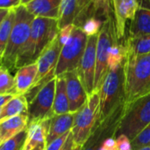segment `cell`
Here are the masks:
<instances>
[{"label": "cell", "mask_w": 150, "mask_h": 150, "mask_svg": "<svg viewBox=\"0 0 150 150\" xmlns=\"http://www.w3.org/2000/svg\"><path fill=\"white\" fill-rule=\"evenodd\" d=\"M57 20L35 17L30 35L21 50L16 63V69L35 63L46 47L58 35Z\"/></svg>", "instance_id": "1"}, {"label": "cell", "mask_w": 150, "mask_h": 150, "mask_svg": "<svg viewBox=\"0 0 150 150\" xmlns=\"http://www.w3.org/2000/svg\"><path fill=\"white\" fill-rule=\"evenodd\" d=\"M125 102L129 104L150 93V53L126 57L124 63Z\"/></svg>", "instance_id": "2"}, {"label": "cell", "mask_w": 150, "mask_h": 150, "mask_svg": "<svg viewBox=\"0 0 150 150\" xmlns=\"http://www.w3.org/2000/svg\"><path fill=\"white\" fill-rule=\"evenodd\" d=\"M15 10V21L14 25L4 52L1 64L9 70L16 69V63L18 57L26 44L31 32L32 23L35 16L31 14L26 6H20Z\"/></svg>", "instance_id": "3"}, {"label": "cell", "mask_w": 150, "mask_h": 150, "mask_svg": "<svg viewBox=\"0 0 150 150\" xmlns=\"http://www.w3.org/2000/svg\"><path fill=\"white\" fill-rule=\"evenodd\" d=\"M150 124V93L124 105L115 134L126 135L131 140Z\"/></svg>", "instance_id": "4"}, {"label": "cell", "mask_w": 150, "mask_h": 150, "mask_svg": "<svg viewBox=\"0 0 150 150\" xmlns=\"http://www.w3.org/2000/svg\"><path fill=\"white\" fill-rule=\"evenodd\" d=\"M124 64L117 70H109L100 88V113L98 122L103 125L114 113L117 107L125 102Z\"/></svg>", "instance_id": "5"}, {"label": "cell", "mask_w": 150, "mask_h": 150, "mask_svg": "<svg viewBox=\"0 0 150 150\" xmlns=\"http://www.w3.org/2000/svg\"><path fill=\"white\" fill-rule=\"evenodd\" d=\"M100 96L99 92H93L88 96L86 103L75 113L71 128L74 143L83 146L90 138L93 128L99 119Z\"/></svg>", "instance_id": "6"}, {"label": "cell", "mask_w": 150, "mask_h": 150, "mask_svg": "<svg viewBox=\"0 0 150 150\" xmlns=\"http://www.w3.org/2000/svg\"><path fill=\"white\" fill-rule=\"evenodd\" d=\"M115 20L110 15L103 23L98 35L96 48V65L94 81V92H99L106 74L109 71L108 57L111 46L117 42Z\"/></svg>", "instance_id": "7"}, {"label": "cell", "mask_w": 150, "mask_h": 150, "mask_svg": "<svg viewBox=\"0 0 150 150\" xmlns=\"http://www.w3.org/2000/svg\"><path fill=\"white\" fill-rule=\"evenodd\" d=\"M88 38L81 28L74 27L70 39L62 47L55 70V77L63 75L67 71L79 70L87 46Z\"/></svg>", "instance_id": "8"}, {"label": "cell", "mask_w": 150, "mask_h": 150, "mask_svg": "<svg viewBox=\"0 0 150 150\" xmlns=\"http://www.w3.org/2000/svg\"><path fill=\"white\" fill-rule=\"evenodd\" d=\"M57 78H53L45 83L28 103L29 122L49 119L54 117L52 109L56 92Z\"/></svg>", "instance_id": "9"}, {"label": "cell", "mask_w": 150, "mask_h": 150, "mask_svg": "<svg viewBox=\"0 0 150 150\" xmlns=\"http://www.w3.org/2000/svg\"><path fill=\"white\" fill-rule=\"evenodd\" d=\"M98 35L88 38L87 46L79 67L78 74L84 86L87 94L89 96L94 92V81L96 65V48Z\"/></svg>", "instance_id": "10"}, {"label": "cell", "mask_w": 150, "mask_h": 150, "mask_svg": "<svg viewBox=\"0 0 150 150\" xmlns=\"http://www.w3.org/2000/svg\"><path fill=\"white\" fill-rule=\"evenodd\" d=\"M117 41L124 38L128 21H132L139 7L138 0H111Z\"/></svg>", "instance_id": "11"}, {"label": "cell", "mask_w": 150, "mask_h": 150, "mask_svg": "<svg viewBox=\"0 0 150 150\" xmlns=\"http://www.w3.org/2000/svg\"><path fill=\"white\" fill-rule=\"evenodd\" d=\"M66 81V91L69 101V112L76 113L87 102L88 95L79 77L77 71L63 74Z\"/></svg>", "instance_id": "12"}, {"label": "cell", "mask_w": 150, "mask_h": 150, "mask_svg": "<svg viewBox=\"0 0 150 150\" xmlns=\"http://www.w3.org/2000/svg\"><path fill=\"white\" fill-rule=\"evenodd\" d=\"M50 119L36 120L28 123L27 138L22 150H45Z\"/></svg>", "instance_id": "13"}, {"label": "cell", "mask_w": 150, "mask_h": 150, "mask_svg": "<svg viewBox=\"0 0 150 150\" xmlns=\"http://www.w3.org/2000/svg\"><path fill=\"white\" fill-rule=\"evenodd\" d=\"M38 73L36 62L19 68L14 76L16 96L26 95L35 85Z\"/></svg>", "instance_id": "14"}, {"label": "cell", "mask_w": 150, "mask_h": 150, "mask_svg": "<svg viewBox=\"0 0 150 150\" xmlns=\"http://www.w3.org/2000/svg\"><path fill=\"white\" fill-rule=\"evenodd\" d=\"M28 123V114L19 115L0 122V145L26 130Z\"/></svg>", "instance_id": "15"}, {"label": "cell", "mask_w": 150, "mask_h": 150, "mask_svg": "<svg viewBox=\"0 0 150 150\" xmlns=\"http://www.w3.org/2000/svg\"><path fill=\"white\" fill-rule=\"evenodd\" d=\"M74 117L75 113L69 112L51 117L46 139V146L71 130L74 122Z\"/></svg>", "instance_id": "16"}, {"label": "cell", "mask_w": 150, "mask_h": 150, "mask_svg": "<svg viewBox=\"0 0 150 150\" xmlns=\"http://www.w3.org/2000/svg\"><path fill=\"white\" fill-rule=\"evenodd\" d=\"M62 0H34L26 6L28 11L35 17L58 19Z\"/></svg>", "instance_id": "17"}, {"label": "cell", "mask_w": 150, "mask_h": 150, "mask_svg": "<svg viewBox=\"0 0 150 150\" xmlns=\"http://www.w3.org/2000/svg\"><path fill=\"white\" fill-rule=\"evenodd\" d=\"M56 92L52 112L54 116L69 113V101L66 91V81L64 75L56 77Z\"/></svg>", "instance_id": "18"}, {"label": "cell", "mask_w": 150, "mask_h": 150, "mask_svg": "<svg viewBox=\"0 0 150 150\" xmlns=\"http://www.w3.org/2000/svg\"><path fill=\"white\" fill-rule=\"evenodd\" d=\"M150 35V9L139 6L131 21L129 36Z\"/></svg>", "instance_id": "19"}, {"label": "cell", "mask_w": 150, "mask_h": 150, "mask_svg": "<svg viewBox=\"0 0 150 150\" xmlns=\"http://www.w3.org/2000/svg\"><path fill=\"white\" fill-rule=\"evenodd\" d=\"M28 101L26 96H15L2 108L1 115H0V122L19 115L28 114Z\"/></svg>", "instance_id": "20"}, {"label": "cell", "mask_w": 150, "mask_h": 150, "mask_svg": "<svg viewBox=\"0 0 150 150\" xmlns=\"http://www.w3.org/2000/svg\"><path fill=\"white\" fill-rule=\"evenodd\" d=\"M126 57H137L150 53V35L129 36L124 43Z\"/></svg>", "instance_id": "21"}, {"label": "cell", "mask_w": 150, "mask_h": 150, "mask_svg": "<svg viewBox=\"0 0 150 150\" xmlns=\"http://www.w3.org/2000/svg\"><path fill=\"white\" fill-rule=\"evenodd\" d=\"M15 21V10L11 9L8 15L0 24V62L7 46L13 25Z\"/></svg>", "instance_id": "22"}, {"label": "cell", "mask_w": 150, "mask_h": 150, "mask_svg": "<svg viewBox=\"0 0 150 150\" xmlns=\"http://www.w3.org/2000/svg\"><path fill=\"white\" fill-rule=\"evenodd\" d=\"M126 57V50L124 44L118 42L114 43L109 52L108 57V68L109 70L114 71L124 64Z\"/></svg>", "instance_id": "23"}, {"label": "cell", "mask_w": 150, "mask_h": 150, "mask_svg": "<svg viewBox=\"0 0 150 150\" xmlns=\"http://www.w3.org/2000/svg\"><path fill=\"white\" fill-rule=\"evenodd\" d=\"M0 95L16 96L14 77L3 64H0Z\"/></svg>", "instance_id": "24"}, {"label": "cell", "mask_w": 150, "mask_h": 150, "mask_svg": "<svg viewBox=\"0 0 150 150\" xmlns=\"http://www.w3.org/2000/svg\"><path fill=\"white\" fill-rule=\"evenodd\" d=\"M104 21H103L102 19L96 16L90 17L85 21L84 24L81 27V29L88 37L97 35H99Z\"/></svg>", "instance_id": "25"}, {"label": "cell", "mask_w": 150, "mask_h": 150, "mask_svg": "<svg viewBox=\"0 0 150 150\" xmlns=\"http://www.w3.org/2000/svg\"><path fill=\"white\" fill-rule=\"evenodd\" d=\"M27 138V129L0 145V150H22Z\"/></svg>", "instance_id": "26"}, {"label": "cell", "mask_w": 150, "mask_h": 150, "mask_svg": "<svg viewBox=\"0 0 150 150\" xmlns=\"http://www.w3.org/2000/svg\"><path fill=\"white\" fill-rule=\"evenodd\" d=\"M132 149L138 150L140 147L150 146V124L132 140Z\"/></svg>", "instance_id": "27"}, {"label": "cell", "mask_w": 150, "mask_h": 150, "mask_svg": "<svg viewBox=\"0 0 150 150\" xmlns=\"http://www.w3.org/2000/svg\"><path fill=\"white\" fill-rule=\"evenodd\" d=\"M71 131L68 132H66V133H64V134L62 135L61 137L56 139L55 140H53V141H52L51 143H50L49 145H47L46 147H45V150H60V149L62 148V146H64V142L66 141V139H67V138H68V136H69Z\"/></svg>", "instance_id": "28"}, {"label": "cell", "mask_w": 150, "mask_h": 150, "mask_svg": "<svg viewBox=\"0 0 150 150\" xmlns=\"http://www.w3.org/2000/svg\"><path fill=\"white\" fill-rule=\"evenodd\" d=\"M132 140L125 134H120L117 138V150H132Z\"/></svg>", "instance_id": "29"}, {"label": "cell", "mask_w": 150, "mask_h": 150, "mask_svg": "<svg viewBox=\"0 0 150 150\" xmlns=\"http://www.w3.org/2000/svg\"><path fill=\"white\" fill-rule=\"evenodd\" d=\"M74 27H75L74 25H68L59 30L58 37H59V40H60L62 45H64L68 42V40L70 39L71 35L72 34Z\"/></svg>", "instance_id": "30"}, {"label": "cell", "mask_w": 150, "mask_h": 150, "mask_svg": "<svg viewBox=\"0 0 150 150\" xmlns=\"http://www.w3.org/2000/svg\"><path fill=\"white\" fill-rule=\"evenodd\" d=\"M21 0H0V9H15L21 6Z\"/></svg>", "instance_id": "31"}, {"label": "cell", "mask_w": 150, "mask_h": 150, "mask_svg": "<svg viewBox=\"0 0 150 150\" xmlns=\"http://www.w3.org/2000/svg\"><path fill=\"white\" fill-rule=\"evenodd\" d=\"M75 146H76V145H75V143H74L73 136H72V133H71V131L66 141L64 142V146H62V148L60 150H73Z\"/></svg>", "instance_id": "32"}, {"label": "cell", "mask_w": 150, "mask_h": 150, "mask_svg": "<svg viewBox=\"0 0 150 150\" xmlns=\"http://www.w3.org/2000/svg\"><path fill=\"white\" fill-rule=\"evenodd\" d=\"M14 96L13 95H0V108H3Z\"/></svg>", "instance_id": "33"}, {"label": "cell", "mask_w": 150, "mask_h": 150, "mask_svg": "<svg viewBox=\"0 0 150 150\" xmlns=\"http://www.w3.org/2000/svg\"><path fill=\"white\" fill-rule=\"evenodd\" d=\"M9 12H10V10H8V9H0V24L2 23V21L8 15Z\"/></svg>", "instance_id": "34"}, {"label": "cell", "mask_w": 150, "mask_h": 150, "mask_svg": "<svg viewBox=\"0 0 150 150\" xmlns=\"http://www.w3.org/2000/svg\"><path fill=\"white\" fill-rule=\"evenodd\" d=\"M139 6L150 9V0H138Z\"/></svg>", "instance_id": "35"}, {"label": "cell", "mask_w": 150, "mask_h": 150, "mask_svg": "<svg viewBox=\"0 0 150 150\" xmlns=\"http://www.w3.org/2000/svg\"><path fill=\"white\" fill-rule=\"evenodd\" d=\"M98 148H99V146H97V145H91V146H89L88 147H87V148H83V150H98Z\"/></svg>", "instance_id": "36"}, {"label": "cell", "mask_w": 150, "mask_h": 150, "mask_svg": "<svg viewBox=\"0 0 150 150\" xmlns=\"http://www.w3.org/2000/svg\"><path fill=\"white\" fill-rule=\"evenodd\" d=\"M34 0H21V6H26L27 5H28L29 3H31Z\"/></svg>", "instance_id": "37"}, {"label": "cell", "mask_w": 150, "mask_h": 150, "mask_svg": "<svg viewBox=\"0 0 150 150\" xmlns=\"http://www.w3.org/2000/svg\"><path fill=\"white\" fill-rule=\"evenodd\" d=\"M94 1L99 4H110V0H94Z\"/></svg>", "instance_id": "38"}, {"label": "cell", "mask_w": 150, "mask_h": 150, "mask_svg": "<svg viewBox=\"0 0 150 150\" xmlns=\"http://www.w3.org/2000/svg\"><path fill=\"white\" fill-rule=\"evenodd\" d=\"M98 150H117V148H109V147H106L103 145H101L98 148Z\"/></svg>", "instance_id": "39"}, {"label": "cell", "mask_w": 150, "mask_h": 150, "mask_svg": "<svg viewBox=\"0 0 150 150\" xmlns=\"http://www.w3.org/2000/svg\"><path fill=\"white\" fill-rule=\"evenodd\" d=\"M73 150H83V146H75Z\"/></svg>", "instance_id": "40"}, {"label": "cell", "mask_w": 150, "mask_h": 150, "mask_svg": "<svg viewBox=\"0 0 150 150\" xmlns=\"http://www.w3.org/2000/svg\"><path fill=\"white\" fill-rule=\"evenodd\" d=\"M138 150H150V146H143V147H140L139 149Z\"/></svg>", "instance_id": "41"}, {"label": "cell", "mask_w": 150, "mask_h": 150, "mask_svg": "<svg viewBox=\"0 0 150 150\" xmlns=\"http://www.w3.org/2000/svg\"><path fill=\"white\" fill-rule=\"evenodd\" d=\"M1 111H2V108H0V115H1Z\"/></svg>", "instance_id": "42"}]
</instances>
